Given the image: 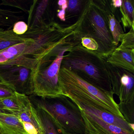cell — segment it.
<instances>
[{"label": "cell", "instance_id": "f1b7e54d", "mask_svg": "<svg viewBox=\"0 0 134 134\" xmlns=\"http://www.w3.org/2000/svg\"><path fill=\"white\" fill-rule=\"evenodd\" d=\"M64 134H69V133H66V132H65V131H64Z\"/></svg>", "mask_w": 134, "mask_h": 134}, {"label": "cell", "instance_id": "d4e9b609", "mask_svg": "<svg viewBox=\"0 0 134 134\" xmlns=\"http://www.w3.org/2000/svg\"><path fill=\"white\" fill-rule=\"evenodd\" d=\"M22 123L27 134H40L35 126L31 123L26 122H22Z\"/></svg>", "mask_w": 134, "mask_h": 134}, {"label": "cell", "instance_id": "8fae6325", "mask_svg": "<svg viewBox=\"0 0 134 134\" xmlns=\"http://www.w3.org/2000/svg\"><path fill=\"white\" fill-rule=\"evenodd\" d=\"M49 2V1H33L28 12V28L40 27L53 21L47 18Z\"/></svg>", "mask_w": 134, "mask_h": 134}, {"label": "cell", "instance_id": "9a60e30c", "mask_svg": "<svg viewBox=\"0 0 134 134\" xmlns=\"http://www.w3.org/2000/svg\"><path fill=\"white\" fill-rule=\"evenodd\" d=\"M33 40L18 44L0 51V64L5 63L22 55H27L28 48Z\"/></svg>", "mask_w": 134, "mask_h": 134}, {"label": "cell", "instance_id": "52a82bcc", "mask_svg": "<svg viewBox=\"0 0 134 134\" xmlns=\"http://www.w3.org/2000/svg\"><path fill=\"white\" fill-rule=\"evenodd\" d=\"M112 91L119 97L120 102L134 101V72L114 66L106 61Z\"/></svg>", "mask_w": 134, "mask_h": 134}, {"label": "cell", "instance_id": "83f0119b", "mask_svg": "<svg viewBox=\"0 0 134 134\" xmlns=\"http://www.w3.org/2000/svg\"><path fill=\"white\" fill-rule=\"evenodd\" d=\"M0 114H11L9 111L7 110L1 103L0 98Z\"/></svg>", "mask_w": 134, "mask_h": 134}, {"label": "cell", "instance_id": "30bf717a", "mask_svg": "<svg viewBox=\"0 0 134 134\" xmlns=\"http://www.w3.org/2000/svg\"><path fill=\"white\" fill-rule=\"evenodd\" d=\"M105 60L113 65L134 72V48L119 45Z\"/></svg>", "mask_w": 134, "mask_h": 134}, {"label": "cell", "instance_id": "f546056e", "mask_svg": "<svg viewBox=\"0 0 134 134\" xmlns=\"http://www.w3.org/2000/svg\"><path fill=\"white\" fill-rule=\"evenodd\" d=\"M0 133H1V129H0Z\"/></svg>", "mask_w": 134, "mask_h": 134}, {"label": "cell", "instance_id": "484cf974", "mask_svg": "<svg viewBox=\"0 0 134 134\" xmlns=\"http://www.w3.org/2000/svg\"><path fill=\"white\" fill-rule=\"evenodd\" d=\"M123 0H112L110 1V5L114 8H120L122 4Z\"/></svg>", "mask_w": 134, "mask_h": 134}, {"label": "cell", "instance_id": "e0dca14e", "mask_svg": "<svg viewBox=\"0 0 134 134\" xmlns=\"http://www.w3.org/2000/svg\"><path fill=\"white\" fill-rule=\"evenodd\" d=\"M121 14V21L125 31L126 28L134 27V3L133 0H124L120 8Z\"/></svg>", "mask_w": 134, "mask_h": 134}, {"label": "cell", "instance_id": "ac0fdd59", "mask_svg": "<svg viewBox=\"0 0 134 134\" xmlns=\"http://www.w3.org/2000/svg\"><path fill=\"white\" fill-rule=\"evenodd\" d=\"M120 112L127 123L134 126V101L118 104Z\"/></svg>", "mask_w": 134, "mask_h": 134}, {"label": "cell", "instance_id": "cb8c5ba5", "mask_svg": "<svg viewBox=\"0 0 134 134\" xmlns=\"http://www.w3.org/2000/svg\"><path fill=\"white\" fill-rule=\"evenodd\" d=\"M28 30L27 24L23 21H19L15 23L13 26V30L14 32L18 36L25 34Z\"/></svg>", "mask_w": 134, "mask_h": 134}, {"label": "cell", "instance_id": "277c9868", "mask_svg": "<svg viewBox=\"0 0 134 134\" xmlns=\"http://www.w3.org/2000/svg\"><path fill=\"white\" fill-rule=\"evenodd\" d=\"M77 21L80 39L88 37L94 40L98 46L95 53L107 58L116 47L110 30L104 1H86Z\"/></svg>", "mask_w": 134, "mask_h": 134}, {"label": "cell", "instance_id": "3957f363", "mask_svg": "<svg viewBox=\"0 0 134 134\" xmlns=\"http://www.w3.org/2000/svg\"><path fill=\"white\" fill-rule=\"evenodd\" d=\"M105 59L81 44L74 46L64 55L61 67L75 73L85 81L98 88L112 92Z\"/></svg>", "mask_w": 134, "mask_h": 134}, {"label": "cell", "instance_id": "5bb4252c", "mask_svg": "<svg viewBox=\"0 0 134 134\" xmlns=\"http://www.w3.org/2000/svg\"><path fill=\"white\" fill-rule=\"evenodd\" d=\"M104 1L110 30L113 37L114 43L117 47L120 43L121 37L125 33L120 22L116 17L115 8L112 7L110 3H108L107 1Z\"/></svg>", "mask_w": 134, "mask_h": 134}, {"label": "cell", "instance_id": "ba28073f", "mask_svg": "<svg viewBox=\"0 0 134 134\" xmlns=\"http://www.w3.org/2000/svg\"><path fill=\"white\" fill-rule=\"evenodd\" d=\"M80 109L85 125L86 134H134L108 124L94 115Z\"/></svg>", "mask_w": 134, "mask_h": 134}, {"label": "cell", "instance_id": "ffe728a7", "mask_svg": "<svg viewBox=\"0 0 134 134\" xmlns=\"http://www.w3.org/2000/svg\"><path fill=\"white\" fill-rule=\"evenodd\" d=\"M86 1L80 0H69L66 12L65 18L74 16L81 13Z\"/></svg>", "mask_w": 134, "mask_h": 134}, {"label": "cell", "instance_id": "7a4b0ae2", "mask_svg": "<svg viewBox=\"0 0 134 134\" xmlns=\"http://www.w3.org/2000/svg\"><path fill=\"white\" fill-rule=\"evenodd\" d=\"M58 80L63 95L72 100L89 104L98 109L124 118L112 92L98 88L65 67L60 68Z\"/></svg>", "mask_w": 134, "mask_h": 134}, {"label": "cell", "instance_id": "603a6c76", "mask_svg": "<svg viewBox=\"0 0 134 134\" xmlns=\"http://www.w3.org/2000/svg\"><path fill=\"white\" fill-rule=\"evenodd\" d=\"M25 1H8L4 0L0 3V6L2 5L9 6L14 7L17 8L19 9L22 10L23 12L26 13H28L29 9L26 7L25 4L24 3Z\"/></svg>", "mask_w": 134, "mask_h": 134}, {"label": "cell", "instance_id": "7402d4cb", "mask_svg": "<svg viewBox=\"0 0 134 134\" xmlns=\"http://www.w3.org/2000/svg\"><path fill=\"white\" fill-rule=\"evenodd\" d=\"M80 43L82 47L95 52L97 51L98 48V44L95 41L90 37H81Z\"/></svg>", "mask_w": 134, "mask_h": 134}, {"label": "cell", "instance_id": "9c48e42d", "mask_svg": "<svg viewBox=\"0 0 134 134\" xmlns=\"http://www.w3.org/2000/svg\"><path fill=\"white\" fill-rule=\"evenodd\" d=\"M72 100L80 108L85 112L94 115L108 124L113 125L130 132L134 133V126L129 124L124 118H121L116 115L98 109L89 104L81 103L74 100Z\"/></svg>", "mask_w": 134, "mask_h": 134}, {"label": "cell", "instance_id": "4316f807", "mask_svg": "<svg viewBox=\"0 0 134 134\" xmlns=\"http://www.w3.org/2000/svg\"><path fill=\"white\" fill-rule=\"evenodd\" d=\"M66 10L65 9H62L61 10H58L57 16L59 19L63 21H65L66 20Z\"/></svg>", "mask_w": 134, "mask_h": 134}, {"label": "cell", "instance_id": "4fadbf2b", "mask_svg": "<svg viewBox=\"0 0 134 134\" xmlns=\"http://www.w3.org/2000/svg\"><path fill=\"white\" fill-rule=\"evenodd\" d=\"M0 129L1 134H27L18 116L0 114Z\"/></svg>", "mask_w": 134, "mask_h": 134}, {"label": "cell", "instance_id": "7c38bea8", "mask_svg": "<svg viewBox=\"0 0 134 134\" xmlns=\"http://www.w3.org/2000/svg\"><path fill=\"white\" fill-rule=\"evenodd\" d=\"M32 112L40 125L42 134H64V131L50 114L38 105Z\"/></svg>", "mask_w": 134, "mask_h": 134}, {"label": "cell", "instance_id": "44dd1931", "mask_svg": "<svg viewBox=\"0 0 134 134\" xmlns=\"http://www.w3.org/2000/svg\"><path fill=\"white\" fill-rule=\"evenodd\" d=\"M16 93L12 85L0 81V98L14 97Z\"/></svg>", "mask_w": 134, "mask_h": 134}, {"label": "cell", "instance_id": "d6986e66", "mask_svg": "<svg viewBox=\"0 0 134 134\" xmlns=\"http://www.w3.org/2000/svg\"><path fill=\"white\" fill-rule=\"evenodd\" d=\"M1 101L5 109L12 114L18 116L22 111L17 99L16 94L14 97L1 98Z\"/></svg>", "mask_w": 134, "mask_h": 134}, {"label": "cell", "instance_id": "8992f818", "mask_svg": "<svg viewBox=\"0 0 134 134\" xmlns=\"http://www.w3.org/2000/svg\"><path fill=\"white\" fill-rule=\"evenodd\" d=\"M36 63V59L23 55L0 64V81L12 85L19 94H33V71Z\"/></svg>", "mask_w": 134, "mask_h": 134}, {"label": "cell", "instance_id": "6da1fadb", "mask_svg": "<svg viewBox=\"0 0 134 134\" xmlns=\"http://www.w3.org/2000/svg\"><path fill=\"white\" fill-rule=\"evenodd\" d=\"M77 26L36 58L37 63L32 74L34 94L43 98L62 95L59 83V73L66 52L81 44L77 34Z\"/></svg>", "mask_w": 134, "mask_h": 134}, {"label": "cell", "instance_id": "2e32d148", "mask_svg": "<svg viewBox=\"0 0 134 134\" xmlns=\"http://www.w3.org/2000/svg\"><path fill=\"white\" fill-rule=\"evenodd\" d=\"M15 34L12 29H0V51L18 44L31 41Z\"/></svg>", "mask_w": 134, "mask_h": 134}, {"label": "cell", "instance_id": "5b68a950", "mask_svg": "<svg viewBox=\"0 0 134 134\" xmlns=\"http://www.w3.org/2000/svg\"><path fill=\"white\" fill-rule=\"evenodd\" d=\"M37 105L47 111L69 134H85V125L80 109L71 99L62 95L45 98Z\"/></svg>", "mask_w": 134, "mask_h": 134}, {"label": "cell", "instance_id": "4dcf8cb0", "mask_svg": "<svg viewBox=\"0 0 134 134\" xmlns=\"http://www.w3.org/2000/svg\"><path fill=\"white\" fill-rule=\"evenodd\" d=\"M0 134H1V133H0Z\"/></svg>", "mask_w": 134, "mask_h": 134}]
</instances>
